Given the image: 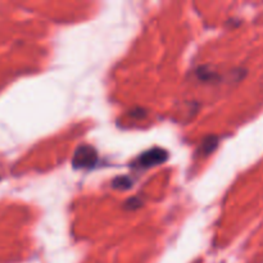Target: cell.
I'll use <instances>...</instances> for the list:
<instances>
[{
    "label": "cell",
    "instance_id": "obj_6",
    "mask_svg": "<svg viewBox=\"0 0 263 263\" xmlns=\"http://www.w3.org/2000/svg\"><path fill=\"white\" fill-rule=\"evenodd\" d=\"M131 116H134V117H144V116H145V113H144L143 109H140V108H139V109L131 112Z\"/></svg>",
    "mask_w": 263,
    "mask_h": 263
},
{
    "label": "cell",
    "instance_id": "obj_3",
    "mask_svg": "<svg viewBox=\"0 0 263 263\" xmlns=\"http://www.w3.org/2000/svg\"><path fill=\"white\" fill-rule=\"evenodd\" d=\"M112 186L117 190H127L133 186V181H131L130 177L121 176V177H117V179L113 180Z\"/></svg>",
    "mask_w": 263,
    "mask_h": 263
},
{
    "label": "cell",
    "instance_id": "obj_2",
    "mask_svg": "<svg viewBox=\"0 0 263 263\" xmlns=\"http://www.w3.org/2000/svg\"><path fill=\"white\" fill-rule=\"evenodd\" d=\"M168 159V153L164 149L161 148H153L149 151L144 152L138 159V164L144 168H149V167L158 166V164L164 163Z\"/></svg>",
    "mask_w": 263,
    "mask_h": 263
},
{
    "label": "cell",
    "instance_id": "obj_5",
    "mask_svg": "<svg viewBox=\"0 0 263 263\" xmlns=\"http://www.w3.org/2000/svg\"><path fill=\"white\" fill-rule=\"evenodd\" d=\"M140 205L141 202L138 198H133V199L127 200V203H126V208H127V210H135V208L140 207Z\"/></svg>",
    "mask_w": 263,
    "mask_h": 263
},
{
    "label": "cell",
    "instance_id": "obj_1",
    "mask_svg": "<svg viewBox=\"0 0 263 263\" xmlns=\"http://www.w3.org/2000/svg\"><path fill=\"white\" fill-rule=\"evenodd\" d=\"M98 153L91 145H80L72 157L73 168H91L97 164Z\"/></svg>",
    "mask_w": 263,
    "mask_h": 263
},
{
    "label": "cell",
    "instance_id": "obj_4",
    "mask_svg": "<svg viewBox=\"0 0 263 263\" xmlns=\"http://www.w3.org/2000/svg\"><path fill=\"white\" fill-rule=\"evenodd\" d=\"M217 144H218L217 136H208V138H205L202 144V149L203 152H204V154H210L211 152L215 151Z\"/></svg>",
    "mask_w": 263,
    "mask_h": 263
}]
</instances>
